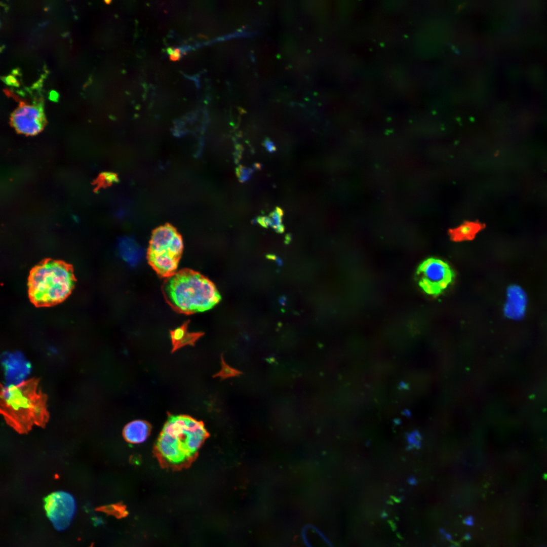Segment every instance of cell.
I'll use <instances>...</instances> for the list:
<instances>
[{
	"label": "cell",
	"mask_w": 547,
	"mask_h": 547,
	"mask_svg": "<svg viewBox=\"0 0 547 547\" xmlns=\"http://www.w3.org/2000/svg\"><path fill=\"white\" fill-rule=\"evenodd\" d=\"M47 397L31 378L17 384L2 386L1 412L6 423L19 434L34 426L45 427L49 419Z\"/></svg>",
	"instance_id": "1"
},
{
	"label": "cell",
	"mask_w": 547,
	"mask_h": 547,
	"mask_svg": "<svg viewBox=\"0 0 547 547\" xmlns=\"http://www.w3.org/2000/svg\"><path fill=\"white\" fill-rule=\"evenodd\" d=\"M207 433L203 423L186 415L169 417L155 444L161 461L171 467H181L190 463Z\"/></svg>",
	"instance_id": "2"
},
{
	"label": "cell",
	"mask_w": 547,
	"mask_h": 547,
	"mask_svg": "<svg viewBox=\"0 0 547 547\" xmlns=\"http://www.w3.org/2000/svg\"><path fill=\"white\" fill-rule=\"evenodd\" d=\"M162 290L170 305L174 310L185 314L209 310L221 299L213 282L190 269L180 270L167 278Z\"/></svg>",
	"instance_id": "3"
},
{
	"label": "cell",
	"mask_w": 547,
	"mask_h": 547,
	"mask_svg": "<svg viewBox=\"0 0 547 547\" xmlns=\"http://www.w3.org/2000/svg\"><path fill=\"white\" fill-rule=\"evenodd\" d=\"M74 282L69 265L59 260H46L30 271L28 282L29 299L37 307L56 305L70 295Z\"/></svg>",
	"instance_id": "4"
},
{
	"label": "cell",
	"mask_w": 547,
	"mask_h": 547,
	"mask_svg": "<svg viewBox=\"0 0 547 547\" xmlns=\"http://www.w3.org/2000/svg\"><path fill=\"white\" fill-rule=\"evenodd\" d=\"M183 249L181 235L172 225L166 224L153 231L147 259L159 276L167 278L176 272Z\"/></svg>",
	"instance_id": "5"
},
{
	"label": "cell",
	"mask_w": 547,
	"mask_h": 547,
	"mask_svg": "<svg viewBox=\"0 0 547 547\" xmlns=\"http://www.w3.org/2000/svg\"><path fill=\"white\" fill-rule=\"evenodd\" d=\"M47 515L58 531L66 530L71 524L76 512V501L73 496L64 491L54 492L44 499Z\"/></svg>",
	"instance_id": "6"
},
{
	"label": "cell",
	"mask_w": 547,
	"mask_h": 547,
	"mask_svg": "<svg viewBox=\"0 0 547 547\" xmlns=\"http://www.w3.org/2000/svg\"><path fill=\"white\" fill-rule=\"evenodd\" d=\"M419 283L422 289L429 294H437L451 282L453 273L444 261L429 259L422 263L418 270Z\"/></svg>",
	"instance_id": "7"
},
{
	"label": "cell",
	"mask_w": 547,
	"mask_h": 547,
	"mask_svg": "<svg viewBox=\"0 0 547 547\" xmlns=\"http://www.w3.org/2000/svg\"><path fill=\"white\" fill-rule=\"evenodd\" d=\"M11 122L15 129L20 133L28 135L38 133L44 124L42 105L20 104L12 113Z\"/></svg>",
	"instance_id": "8"
},
{
	"label": "cell",
	"mask_w": 547,
	"mask_h": 547,
	"mask_svg": "<svg viewBox=\"0 0 547 547\" xmlns=\"http://www.w3.org/2000/svg\"><path fill=\"white\" fill-rule=\"evenodd\" d=\"M504 312L506 316L515 319L521 318L527 305V296L524 290L518 285H512L507 290Z\"/></svg>",
	"instance_id": "9"
},
{
	"label": "cell",
	"mask_w": 547,
	"mask_h": 547,
	"mask_svg": "<svg viewBox=\"0 0 547 547\" xmlns=\"http://www.w3.org/2000/svg\"><path fill=\"white\" fill-rule=\"evenodd\" d=\"M150 426L142 420H134L127 424L124 428L125 440L133 444L142 443L146 440L150 433Z\"/></svg>",
	"instance_id": "10"
},
{
	"label": "cell",
	"mask_w": 547,
	"mask_h": 547,
	"mask_svg": "<svg viewBox=\"0 0 547 547\" xmlns=\"http://www.w3.org/2000/svg\"><path fill=\"white\" fill-rule=\"evenodd\" d=\"M187 322L171 331V338L173 345V351L185 345H193L203 335L202 332H189L187 331Z\"/></svg>",
	"instance_id": "11"
},
{
	"label": "cell",
	"mask_w": 547,
	"mask_h": 547,
	"mask_svg": "<svg viewBox=\"0 0 547 547\" xmlns=\"http://www.w3.org/2000/svg\"><path fill=\"white\" fill-rule=\"evenodd\" d=\"M120 250L123 258L129 263L134 265L140 260L141 251L134 240L126 238L120 243Z\"/></svg>",
	"instance_id": "12"
},
{
	"label": "cell",
	"mask_w": 547,
	"mask_h": 547,
	"mask_svg": "<svg viewBox=\"0 0 547 547\" xmlns=\"http://www.w3.org/2000/svg\"><path fill=\"white\" fill-rule=\"evenodd\" d=\"M480 227L478 223H465L451 231V233L455 240H467L473 238Z\"/></svg>",
	"instance_id": "13"
},
{
	"label": "cell",
	"mask_w": 547,
	"mask_h": 547,
	"mask_svg": "<svg viewBox=\"0 0 547 547\" xmlns=\"http://www.w3.org/2000/svg\"><path fill=\"white\" fill-rule=\"evenodd\" d=\"M282 210L279 208H277L271 213L269 217H262L259 219V222L263 226L270 225L279 232H282L283 230V226L282 224Z\"/></svg>",
	"instance_id": "14"
},
{
	"label": "cell",
	"mask_w": 547,
	"mask_h": 547,
	"mask_svg": "<svg viewBox=\"0 0 547 547\" xmlns=\"http://www.w3.org/2000/svg\"><path fill=\"white\" fill-rule=\"evenodd\" d=\"M221 359V368L220 370L214 375L215 377H219L221 379H225L238 376L242 373L240 371L232 368L227 365L225 362L222 356Z\"/></svg>",
	"instance_id": "15"
},
{
	"label": "cell",
	"mask_w": 547,
	"mask_h": 547,
	"mask_svg": "<svg viewBox=\"0 0 547 547\" xmlns=\"http://www.w3.org/2000/svg\"><path fill=\"white\" fill-rule=\"evenodd\" d=\"M407 440L411 448H419L421 447V436L418 431L415 430L409 434L407 436Z\"/></svg>",
	"instance_id": "16"
},
{
	"label": "cell",
	"mask_w": 547,
	"mask_h": 547,
	"mask_svg": "<svg viewBox=\"0 0 547 547\" xmlns=\"http://www.w3.org/2000/svg\"><path fill=\"white\" fill-rule=\"evenodd\" d=\"M238 171L239 177L243 180H246L249 174L248 171L243 169H239Z\"/></svg>",
	"instance_id": "17"
},
{
	"label": "cell",
	"mask_w": 547,
	"mask_h": 547,
	"mask_svg": "<svg viewBox=\"0 0 547 547\" xmlns=\"http://www.w3.org/2000/svg\"><path fill=\"white\" fill-rule=\"evenodd\" d=\"M474 519L471 516H467L463 520L464 524H465V525H466L467 526H473L474 525Z\"/></svg>",
	"instance_id": "18"
},
{
	"label": "cell",
	"mask_w": 547,
	"mask_h": 547,
	"mask_svg": "<svg viewBox=\"0 0 547 547\" xmlns=\"http://www.w3.org/2000/svg\"><path fill=\"white\" fill-rule=\"evenodd\" d=\"M169 53H170V59L172 61L178 60L179 59V58L180 57V56H179V55H177L176 54H175L173 52V50H172V49H170Z\"/></svg>",
	"instance_id": "19"
},
{
	"label": "cell",
	"mask_w": 547,
	"mask_h": 547,
	"mask_svg": "<svg viewBox=\"0 0 547 547\" xmlns=\"http://www.w3.org/2000/svg\"><path fill=\"white\" fill-rule=\"evenodd\" d=\"M408 482L411 485H415L417 483L416 479L413 477L410 478Z\"/></svg>",
	"instance_id": "20"
},
{
	"label": "cell",
	"mask_w": 547,
	"mask_h": 547,
	"mask_svg": "<svg viewBox=\"0 0 547 547\" xmlns=\"http://www.w3.org/2000/svg\"><path fill=\"white\" fill-rule=\"evenodd\" d=\"M444 535L445 536L446 538L447 539L451 540L452 539V536L449 533H447L445 532V533Z\"/></svg>",
	"instance_id": "21"
},
{
	"label": "cell",
	"mask_w": 547,
	"mask_h": 547,
	"mask_svg": "<svg viewBox=\"0 0 547 547\" xmlns=\"http://www.w3.org/2000/svg\"><path fill=\"white\" fill-rule=\"evenodd\" d=\"M471 535H470V534H468V533H466V534L465 535V536H464V539H465L466 540H470V539H471Z\"/></svg>",
	"instance_id": "22"
},
{
	"label": "cell",
	"mask_w": 547,
	"mask_h": 547,
	"mask_svg": "<svg viewBox=\"0 0 547 547\" xmlns=\"http://www.w3.org/2000/svg\"><path fill=\"white\" fill-rule=\"evenodd\" d=\"M440 532L443 535L445 533V531L443 528L440 529Z\"/></svg>",
	"instance_id": "23"
},
{
	"label": "cell",
	"mask_w": 547,
	"mask_h": 547,
	"mask_svg": "<svg viewBox=\"0 0 547 547\" xmlns=\"http://www.w3.org/2000/svg\"><path fill=\"white\" fill-rule=\"evenodd\" d=\"M452 547H454V546H452Z\"/></svg>",
	"instance_id": "24"
}]
</instances>
